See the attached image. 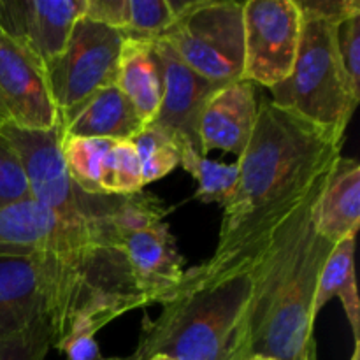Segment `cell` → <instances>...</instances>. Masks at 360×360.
<instances>
[{
  "label": "cell",
  "instance_id": "6da1fadb",
  "mask_svg": "<svg viewBox=\"0 0 360 360\" xmlns=\"http://www.w3.org/2000/svg\"><path fill=\"white\" fill-rule=\"evenodd\" d=\"M343 143L271 101L260 102L255 129L236 162L238 186L224 206L217 250L183 278L213 280L248 269L273 232L330 171Z\"/></svg>",
  "mask_w": 360,
  "mask_h": 360
},
{
  "label": "cell",
  "instance_id": "7a4b0ae2",
  "mask_svg": "<svg viewBox=\"0 0 360 360\" xmlns=\"http://www.w3.org/2000/svg\"><path fill=\"white\" fill-rule=\"evenodd\" d=\"M327 174L250 264L253 295L248 309V357L316 360L315 295L334 245L315 231L313 206Z\"/></svg>",
  "mask_w": 360,
  "mask_h": 360
},
{
  "label": "cell",
  "instance_id": "3957f363",
  "mask_svg": "<svg viewBox=\"0 0 360 360\" xmlns=\"http://www.w3.org/2000/svg\"><path fill=\"white\" fill-rule=\"evenodd\" d=\"M137 308L146 302L129 278L44 257H0V340L48 319L56 347L79 316L105 327Z\"/></svg>",
  "mask_w": 360,
  "mask_h": 360
},
{
  "label": "cell",
  "instance_id": "277c9868",
  "mask_svg": "<svg viewBox=\"0 0 360 360\" xmlns=\"http://www.w3.org/2000/svg\"><path fill=\"white\" fill-rule=\"evenodd\" d=\"M252 295V266L213 280L183 278L160 315L144 316L136 350L118 360H246Z\"/></svg>",
  "mask_w": 360,
  "mask_h": 360
},
{
  "label": "cell",
  "instance_id": "5b68a950",
  "mask_svg": "<svg viewBox=\"0 0 360 360\" xmlns=\"http://www.w3.org/2000/svg\"><path fill=\"white\" fill-rule=\"evenodd\" d=\"M338 25L302 20L301 41L292 72L269 88L273 104L322 132L345 141V132L359 105L341 67L336 46Z\"/></svg>",
  "mask_w": 360,
  "mask_h": 360
},
{
  "label": "cell",
  "instance_id": "8992f818",
  "mask_svg": "<svg viewBox=\"0 0 360 360\" xmlns=\"http://www.w3.org/2000/svg\"><path fill=\"white\" fill-rule=\"evenodd\" d=\"M0 257H44L132 280L108 221H65L34 199L0 207Z\"/></svg>",
  "mask_w": 360,
  "mask_h": 360
},
{
  "label": "cell",
  "instance_id": "52a82bcc",
  "mask_svg": "<svg viewBox=\"0 0 360 360\" xmlns=\"http://www.w3.org/2000/svg\"><path fill=\"white\" fill-rule=\"evenodd\" d=\"M167 206L143 190L123 195L108 224L146 306L165 304L185 274V259L164 221Z\"/></svg>",
  "mask_w": 360,
  "mask_h": 360
},
{
  "label": "cell",
  "instance_id": "ba28073f",
  "mask_svg": "<svg viewBox=\"0 0 360 360\" xmlns=\"http://www.w3.org/2000/svg\"><path fill=\"white\" fill-rule=\"evenodd\" d=\"M174 20L160 35L186 67L224 86L243 79V2L172 0Z\"/></svg>",
  "mask_w": 360,
  "mask_h": 360
},
{
  "label": "cell",
  "instance_id": "9c48e42d",
  "mask_svg": "<svg viewBox=\"0 0 360 360\" xmlns=\"http://www.w3.org/2000/svg\"><path fill=\"white\" fill-rule=\"evenodd\" d=\"M2 136L13 144L27 176L30 199L65 221L102 225L115 213L123 195H91L83 192L63 162L62 125L49 130H25L0 123Z\"/></svg>",
  "mask_w": 360,
  "mask_h": 360
},
{
  "label": "cell",
  "instance_id": "30bf717a",
  "mask_svg": "<svg viewBox=\"0 0 360 360\" xmlns=\"http://www.w3.org/2000/svg\"><path fill=\"white\" fill-rule=\"evenodd\" d=\"M123 35L115 28L81 16L62 51L44 65L49 91L58 111L94 91L116 84Z\"/></svg>",
  "mask_w": 360,
  "mask_h": 360
},
{
  "label": "cell",
  "instance_id": "8fae6325",
  "mask_svg": "<svg viewBox=\"0 0 360 360\" xmlns=\"http://www.w3.org/2000/svg\"><path fill=\"white\" fill-rule=\"evenodd\" d=\"M302 20L294 0L243 2V79L273 88L288 77L297 56Z\"/></svg>",
  "mask_w": 360,
  "mask_h": 360
},
{
  "label": "cell",
  "instance_id": "7c38bea8",
  "mask_svg": "<svg viewBox=\"0 0 360 360\" xmlns=\"http://www.w3.org/2000/svg\"><path fill=\"white\" fill-rule=\"evenodd\" d=\"M58 118L44 65L27 48L0 34V123L49 130Z\"/></svg>",
  "mask_w": 360,
  "mask_h": 360
},
{
  "label": "cell",
  "instance_id": "4fadbf2b",
  "mask_svg": "<svg viewBox=\"0 0 360 360\" xmlns=\"http://www.w3.org/2000/svg\"><path fill=\"white\" fill-rule=\"evenodd\" d=\"M153 48L162 65L164 95L157 116L148 125L171 137L178 148L188 146L202 155L197 134L200 109L220 86L186 67L164 39H153Z\"/></svg>",
  "mask_w": 360,
  "mask_h": 360
},
{
  "label": "cell",
  "instance_id": "5bb4252c",
  "mask_svg": "<svg viewBox=\"0 0 360 360\" xmlns=\"http://www.w3.org/2000/svg\"><path fill=\"white\" fill-rule=\"evenodd\" d=\"M84 7L86 0H0V34L46 65L62 51Z\"/></svg>",
  "mask_w": 360,
  "mask_h": 360
},
{
  "label": "cell",
  "instance_id": "9a60e30c",
  "mask_svg": "<svg viewBox=\"0 0 360 360\" xmlns=\"http://www.w3.org/2000/svg\"><path fill=\"white\" fill-rule=\"evenodd\" d=\"M257 111L255 84L250 81L239 79L214 90L200 109L197 123L202 157L213 150L239 157L255 129Z\"/></svg>",
  "mask_w": 360,
  "mask_h": 360
},
{
  "label": "cell",
  "instance_id": "2e32d148",
  "mask_svg": "<svg viewBox=\"0 0 360 360\" xmlns=\"http://www.w3.org/2000/svg\"><path fill=\"white\" fill-rule=\"evenodd\" d=\"M58 122L63 136L111 141H130L146 127L116 84L62 109Z\"/></svg>",
  "mask_w": 360,
  "mask_h": 360
},
{
  "label": "cell",
  "instance_id": "e0dca14e",
  "mask_svg": "<svg viewBox=\"0 0 360 360\" xmlns=\"http://www.w3.org/2000/svg\"><path fill=\"white\" fill-rule=\"evenodd\" d=\"M360 221V164L338 157L313 206L315 231L333 245L357 236Z\"/></svg>",
  "mask_w": 360,
  "mask_h": 360
},
{
  "label": "cell",
  "instance_id": "ac0fdd59",
  "mask_svg": "<svg viewBox=\"0 0 360 360\" xmlns=\"http://www.w3.org/2000/svg\"><path fill=\"white\" fill-rule=\"evenodd\" d=\"M116 86L129 98L144 125L151 123L164 95L162 65L153 39H125L120 51Z\"/></svg>",
  "mask_w": 360,
  "mask_h": 360
},
{
  "label": "cell",
  "instance_id": "d6986e66",
  "mask_svg": "<svg viewBox=\"0 0 360 360\" xmlns=\"http://www.w3.org/2000/svg\"><path fill=\"white\" fill-rule=\"evenodd\" d=\"M83 16L115 28L123 39H157L174 20L172 0H86Z\"/></svg>",
  "mask_w": 360,
  "mask_h": 360
},
{
  "label": "cell",
  "instance_id": "ffe728a7",
  "mask_svg": "<svg viewBox=\"0 0 360 360\" xmlns=\"http://www.w3.org/2000/svg\"><path fill=\"white\" fill-rule=\"evenodd\" d=\"M355 238L343 239L330 250L323 269L320 273L319 287L315 295V311L319 315L323 306L333 299H340L347 313L348 323L354 333V343H360V306L355 281Z\"/></svg>",
  "mask_w": 360,
  "mask_h": 360
},
{
  "label": "cell",
  "instance_id": "44dd1931",
  "mask_svg": "<svg viewBox=\"0 0 360 360\" xmlns=\"http://www.w3.org/2000/svg\"><path fill=\"white\" fill-rule=\"evenodd\" d=\"M179 150V165L197 181L195 199L200 202H217L225 206L234 195L239 179L238 164H221L210 160L188 146Z\"/></svg>",
  "mask_w": 360,
  "mask_h": 360
},
{
  "label": "cell",
  "instance_id": "7402d4cb",
  "mask_svg": "<svg viewBox=\"0 0 360 360\" xmlns=\"http://www.w3.org/2000/svg\"><path fill=\"white\" fill-rule=\"evenodd\" d=\"M115 141L111 139H88V137L62 136L63 162L72 181L83 192L91 195H104L101 192V174L104 158Z\"/></svg>",
  "mask_w": 360,
  "mask_h": 360
},
{
  "label": "cell",
  "instance_id": "603a6c76",
  "mask_svg": "<svg viewBox=\"0 0 360 360\" xmlns=\"http://www.w3.org/2000/svg\"><path fill=\"white\" fill-rule=\"evenodd\" d=\"M143 186L139 157L132 141H115L102 165L101 192L104 195H132Z\"/></svg>",
  "mask_w": 360,
  "mask_h": 360
},
{
  "label": "cell",
  "instance_id": "cb8c5ba5",
  "mask_svg": "<svg viewBox=\"0 0 360 360\" xmlns=\"http://www.w3.org/2000/svg\"><path fill=\"white\" fill-rule=\"evenodd\" d=\"M132 141L141 164L143 183H153L179 165V150L174 141L155 127L146 125Z\"/></svg>",
  "mask_w": 360,
  "mask_h": 360
},
{
  "label": "cell",
  "instance_id": "d4e9b609",
  "mask_svg": "<svg viewBox=\"0 0 360 360\" xmlns=\"http://www.w3.org/2000/svg\"><path fill=\"white\" fill-rule=\"evenodd\" d=\"M55 347L48 319H41L14 336L0 340V360H46Z\"/></svg>",
  "mask_w": 360,
  "mask_h": 360
},
{
  "label": "cell",
  "instance_id": "484cf974",
  "mask_svg": "<svg viewBox=\"0 0 360 360\" xmlns=\"http://www.w3.org/2000/svg\"><path fill=\"white\" fill-rule=\"evenodd\" d=\"M30 199L27 176L13 144L0 132V207Z\"/></svg>",
  "mask_w": 360,
  "mask_h": 360
},
{
  "label": "cell",
  "instance_id": "4316f807",
  "mask_svg": "<svg viewBox=\"0 0 360 360\" xmlns=\"http://www.w3.org/2000/svg\"><path fill=\"white\" fill-rule=\"evenodd\" d=\"M95 320L90 316H79L72 323L70 333L56 345V350L67 355V360H118V357H104L101 354L95 334L101 330Z\"/></svg>",
  "mask_w": 360,
  "mask_h": 360
},
{
  "label": "cell",
  "instance_id": "83f0119b",
  "mask_svg": "<svg viewBox=\"0 0 360 360\" xmlns=\"http://www.w3.org/2000/svg\"><path fill=\"white\" fill-rule=\"evenodd\" d=\"M336 46L345 76L355 97L360 98V14L338 25Z\"/></svg>",
  "mask_w": 360,
  "mask_h": 360
},
{
  "label": "cell",
  "instance_id": "f1b7e54d",
  "mask_svg": "<svg viewBox=\"0 0 360 360\" xmlns=\"http://www.w3.org/2000/svg\"><path fill=\"white\" fill-rule=\"evenodd\" d=\"M301 20H320L341 25L348 18L360 14L359 0H294Z\"/></svg>",
  "mask_w": 360,
  "mask_h": 360
},
{
  "label": "cell",
  "instance_id": "f546056e",
  "mask_svg": "<svg viewBox=\"0 0 360 360\" xmlns=\"http://www.w3.org/2000/svg\"><path fill=\"white\" fill-rule=\"evenodd\" d=\"M350 360H360V343H355L354 354H352Z\"/></svg>",
  "mask_w": 360,
  "mask_h": 360
},
{
  "label": "cell",
  "instance_id": "4dcf8cb0",
  "mask_svg": "<svg viewBox=\"0 0 360 360\" xmlns=\"http://www.w3.org/2000/svg\"><path fill=\"white\" fill-rule=\"evenodd\" d=\"M148 360H174V359L167 357V355H153V357H150Z\"/></svg>",
  "mask_w": 360,
  "mask_h": 360
},
{
  "label": "cell",
  "instance_id": "1f68e13d",
  "mask_svg": "<svg viewBox=\"0 0 360 360\" xmlns=\"http://www.w3.org/2000/svg\"><path fill=\"white\" fill-rule=\"evenodd\" d=\"M246 360H274V359H269V357H259V355H253V357H248Z\"/></svg>",
  "mask_w": 360,
  "mask_h": 360
}]
</instances>
